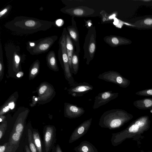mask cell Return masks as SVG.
<instances>
[{"mask_svg":"<svg viewBox=\"0 0 152 152\" xmlns=\"http://www.w3.org/2000/svg\"><path fill=\"white\" fill-rule=\"evenodd\" d=\"M53 22L23 17L15 18L6 24L5 26L17 33L31 34L50 28Z\"/></svg>","mask_w":152,"mask_h":152,"instance_id":"obj_1","label":"cell"},{"mask_svg":"<svg viewBox=\"0 0 152 152\" xmlns=\"http://www.w3.org/2000/svg\"><path fill=\"white\" fill-rule=\"evenodd\" d=\"M124 112L122 110L113 109L104 112L99 122L102 128L114 129L119 128L124 121Z\"/></svg>","mask_w":152,"mask_h":152,"instance_id":"obj_2","label":"cell"},{"mask_svg":"<svg viewBox=\"0 0 152 152\" xmlns=\"http://www.w3.org/2000/svg\"><path fill=\"white\" fill-rule=\"evenodd\" d=\"M57 39L56 36L49 37L39 40L34 43L32 47H28V50L32 55H37L45 52L50 48Z\"/></svg>","mask_w":152,"mask_h":152,"instance_id":"obj_3","label":"cell"},{"mask_svg":"<svg viewBox=\"0 0 152 152\" xmlns=\"http://www.w3.org/2000/svg\"><path fill=\"white\" fill-rule=\"evenodd\" d=\"M56 129L53 126H47L43 131L42 145L44 152H50L56 141Z\"/></svg>","mask_w":152,"mask_h":152,"instance_id":"obj_4","label":"cell"},{"mask_svg":"<svg viewBox=\"0 0 152 152\" xmlns=\"http://www.w3.org/2000/svg\"><path fill=\"white\" fill-rule=\"evenodd\" d=\"M60 44L66 78L68 81L71 86H74L78 83L75 81L70 71L66 48V37L65 34L62 35L60 41Z\"/></svg>","mask_w":152,"mask_h":152,"instance_id":"obj_5","label":"cell"},{"mask_svg":"<svg viewBox=\"0 0 152 152\" xmlns=\"http://www.w3.org/2000/svg\"><path fill=\"white\" fill-rule=\"evenodd\" d=\"M118 94L117 93L113 92L110 91H104L99 93L95 98L93 109H97L115 99L118 96Z\"/></svg>","mask_w":152,"mask_h":152,"instance_id":"obj_6","label":"cell"},{"mask_svg":"<svg viewBox=\"0 0 152 152\" xmlns=\"http://www.w3.org/2000/svg\"><path fill=\"white\" fill-rule=\"evenodd\" d=\"M99 79L107 82L112 83L123 86L125 83L124 79L118 72L109 71L99 74L97 77Z\"/></svg>","mask_w":152,"mask_h":152,"instance_id":"obj_7","label":"cell"},{"mask_svg":"<svg viewBox=\"0 0 152 152\" xmlns=\"http://www.w3.org/2000/svg\"><path fill=\"white\" fill-rule=\"evenodd\" d=\"M93 86L88 83L83 82L77 83L75 85L71 86L68 90L69 94L74 97H79L92 90Z\"/></svg>","mask_w":152,"mask_h":152,"instance_id":"obj_8","label":"cell"},{"mask_svg":"<svg viewBox=\"0 0 152 152\" xmlns=\"http://www.w3.org/2000/svg\"><path fill=\"white\" fill-rule=\"evenodd\" d=\"M92 120V118H91L84 121L75 128L70 137L69 142H73L85 134L91 126Z\"/></svg>","mask_w":152,"mask_h":152,"instance_id":"obj_9","label":"cell"},{"mask_svg":"<svg viewBox=\"0 0 152 152\" xmlns=\"http://www.w3.org/2000/svg\"><path fill=\"white\" fill-rule=\"evenodd\" d=\"M85 110L83 107L77 105L69 103H66L65 107V115L70 118H78L83 115Z\"/></svg>","mask_w":152,"mask_h":152,"instance_id":"obj_10","label":"cell"},{"mask_svg":"<svg viewBox=\"0 0 152 152\" xmlns=\"http://www.w3.org/2000/svg\"><path fill=\"white\" fill-rule=\"evenodd\" d=\"M75 152H98L97 149L91 143L87 141L82 142L74 149Z\"/></svg>","mask_w":152,"mask_h":152,"instance_id":"obj_11","label":"cell"},{"mask_svg":"<svg viewBox=\"0 0 152 152\" xmlns=\"http://www.w3.org/2000/svg\"><path fill=\"white\" fill-rule=\"evenodd\" d=\"M34 143L37 152H44L41 136L38 131L36 129L32 130Z\"/></svg>","mask_w":152,"mask_h":152,"instance_id":"obj_12","label":"cell"},{"mask_svg":"<svg viewBox=\"0 0 152 152\" xmlns=\"http://www.w3.org/2000/svg\"><path fill=\"white\" fill-rule=\"evenodd\" d=\"M66 37V45L67 53L68 54L69 63L70 68H72V60L73 54V46L70 36L67 34Z\"/></svg>","mask_w":152,"mask_h":152,"instance_id":"obj_13","label":"cell"},{"mask_svg":"<svg viewBox=\"0 0 152 152\" xmlns=\"http://www.w3.org/2000/svg\"><path fill=\"white\" fill-rule=\"evenodd\" d=\"M27 134L28 145L31 152H37L34 143L31 129L28 128L27 129Z\"/></svg>","mask_w":152,"mask_h":152,"instance_id":"obj_14","label":"cell"},{"mask_svg":"<svg viewBox=\"0 0 152 152\" xmlns=\"http://www.w3.org/2000/svg\"><path fill=\"white\" fill-rule=\"evenodd\" d=\"M72 72L75 75H76L77 72L79 69V59L78 56L75 53H73L72 60Z\"/></svg>","mask_w":152,"mask_h":152,"instance_id":"obj_15","label":"cell"},{"mask_svg":"<svg viewBox=\"0 0 152 152\" xmlns=\"http://www.w3.org/2000/svg\"><path fill=\"white\" fill-rule=\"evenodd\" d=\"M47 59L50 66L52 68L57 67L56 61L54 52L53 51L50 52L48 54Z\"/></svg>","mask_w":152,"mask_h":152,"instance_id":"obj_16","label":"cell"},{"mask_svg":"<svg viewBox=\"0 0 152 152\" xmlns=\"http://www.w3.org/2000/svg\"><path fill=\"white\" fill-rule=\"evenodd\" d=\"M67 29L72 38L75 42H77L78 40V35L77 31L73 28L69 27L67 28Z\"/></svg>","mask_w":152,"mask_h":152,"instance_id":"obj_17","label":"cell"},{"mask_svg":"<svg viewBox=\"0 0 152 152\" xmlns=\"http://www.w3.org/2000/svg\"><path fill=\"white\" fill-rule=\"evenodd\" d=\"M7 129V124L6 123H4L0 126V140L2 139Z\"/></svg>","mask_w":152,"mask_h":152,"instance_id":"obj_18","label":"cell"},{"mask_svg":"<svg viewBox=\"0 0 152 152\" xmlns=\"http://www.w3.org/2000/svg\"><path fill=\"white\" fill-rule=\"evenodd\" d=\"M84 10L83 9L77 8L73 10V14L75 15L81 16L84 14Z\"/></svg>","mask_w":152,"mask_h":152,"instance_id":"obj_19","label":"cell"},{"mask_svg":"<svg viewBox=\"0 0 152 152\" xmlns=\"http://www.w3.org/2000/svg\"><path fill=\"white\" fill-rule=\"evenodd\" d=\"M22 152H31L28 145L27 135V137L24 144V145L23 147V150Z\"/></svg>","mask_w":152,"mask_h":152,"instance_id":"obj_20","label":"cell"},{"mask_svg":"<svg viewBox=\"0 0 152 152\" xmlns=\"http://www.w3.org/2000/svg\"><path fill=\"white\" fill-rule=\"evenodd\" d=\"M139 127L137 125L135 124L132 125L129 127V131L130 132L136 133L138 131Z\"/></svg>","mask_w":152,"mask_h":152,"instance_id":"obj_21","label":"cell"},{"mask_svg":"<svg viewBox=\"0 0 152 152\" xmlns=\"http://www.w3.org/2000/svg\"><path fill=\"white\" fill-rule=\"evenodd\" d=\"M52 152H63L62 151L58 144L54 145L52 149Z\"/></svg>","mask_w":152,"mask_h":152,"instance_id":"obj_22","label":"cell"},{"mask_svg":"<svg viewBox=\"0 0 152 152\" xmlns=\"http://www.w3.org/2000/svg\"><path fill=\"white\" fill-rule=\"evenodd\" d=\"M95 45L94 43H91L89 45V50L91 54L93 53L95 50Z\"/></svg>","mask_w":152,"mask_h":152,"instance_id":"obj_23","label":"cell"},{"mask_svg":"<svg viewBox=\"0 0 152 152\" xmlns=\"http://www.w3.org/2000/svg\"><path fill=\"white\" fill-rule=\"evenodd\" d=\"M10 6H8L0 12V18H1L10 9Z\"/></svg>","mask_w":152,"mask_h":152,"instance_id":"obj_24","label":"cell"},{"mask_svg":"<svg viewBox=\"0 0 152 152\" xmlns=\"http://www.w3.org/2000/svg\"><path fill=\"white\" fill-rule=\"evenodd\" d=\"M7 142L4 143L2 145H1L0 146V152H5L7 145Z\"/></svg>","mask_w":152,"mask_h":152,"instance_id":"obj_25","label":"cell"},{"mask_svg":"<svg viewBox=\"0 0 152 152\" xmlns=\"http://www.w3.org/2000/svg\"><path fill=\"white\" fill-rule=\"evenodd\" d=\"M14 61L16 65L19 64L20 61V58L18 55L16 54L14 55Z\"/></svg>","mask_w":152,"mask_h":152,"instance_id":"obj_26","label":"cell"},{"mask_svg":"<svg viewBox=\"0 0 152 152\" xmlns=\"http://www.w3.org/2000/svg\"><path fill=\"white\" fill-rule=\"evenodd\" d=\"M47 86L45 85L42 86L39 90V93L40 94H42L47 89Z\"/></svg>","mask_w":152,"mask_h":152,"instance_id":"obj_27","label":"cell"},{"mask_svg":"<svg viewBox=\"0 0 152 152\" xmlns=\"http://www.w3.org/2000/svg\"><path fill=\"white\" fill-rule=\"evenodd\" d=\"M144 102L145 104V106L146 107H148L152 104V101L149 99H145L144 101Z\"/></svg>","mask_w":152,"mask_h":152,"instance_id":"obj_28","label":"cell"},{"mask_svg":"<svg viewBox=\"0 0 152 152\" xmlns=\"http://www.w3.org/2000/svg\"><path fill=\"white\" fill-rule=\"evenodd\" d=\"M38 71V68L36 67H34L31 69V73L32 75H34L37 73Z\"/></svg>","mask_w":152,"mask_h":152,"instance_id":"obj_29","label":"cell"},{"mask_svg":"<svg viewBox=\"0 0 152 152\" xmlns=\"http://www.w3.org/2000/svg\"><path fill=\"white\" fill-rule=\"evenodd\" d=\"M63 21L61 19H59L56 20V25L58 26H61L63 24Z\"/></svg>","mask_w":152,"mask_h":152,"instance_id":"obj_30","label":"cell"},{"mask_svg":"<svg viewBox=\"0 0 152 152\" xmlns=\"http://www.w3.org/2000/svg\"><path fill=\"white\" fill-rule=\"evenodd\" d=\"M144 23L147 25H151L152 24V19L150 18H148L145 19Z\"/></svg>","mask_w":152,"mask_h":152,"instance_id":"obj_31","label":"cell"},{"mask_svg":"<svg viewBox=\"0 0 152 152\" xmlns=\"http://www.w3.org/2000/svg\"><path fill=\"white\" fill-rule=\"evenodd\" d=\"M135 124L137 125L139 127H141L143 126L144 125V123L142 122L139 121H136Z\"/></svg>","mask_w":152,"mask_h":152,"instance_id":"obj_32","label":"cell"},{"mask_svg":"<svg viewBox=\"0 0 152 152\" xmlns=\"http://www.w3.org/2000/svg\"><path fill=\"white\" fill-rule=\"evenodd\" d=\"M9 108L11 109H13L15 107V104L14 102H12L10 103L8 105Z\"/></svg>","mask_w":152,"mask_h":152,"instance_id":"obj_33","label":"cell"},{"mask_svg":"<svg viewBox=\"0 0 152 152\" xmlns=\"http://www.w3.org/2000/svg\"><path fill=\"white\" fill-rule=\"evenodd\" d=\"M10 108L8 106H7L3 109V112H6L9 110Z\"/></svg>","mask_w":152,"mask_h":152,"instance_id":"obj_34","label":"cell"},{"mask_svg":"<svg viewBox=\"0 0 152 152\" xmlns=\"http://www.w3.org/2000/svg\"><path fill=\"white\" fill-rule=\"evenodd\" d=\"M147 93L149 95H152V90H149L147 91Z\"/></svg>","mask_w":152,"mask_h":152,"instance_id":"obj_35","label":"cell"},{"mask_svg":"<svg viewBox=\"0 0 152 152\" xmlns=\"http://www.w3.org/2000/svg\"><path fill=\"white\" fill-rule=\"evenodd\" d=\"M17 76L18 77H20L21 76L20 74V73H18L17 74Z\"/></svg>","mask_w":152,"mask_h":152,"instance_id":"obj_36","label":"cell"},{"mask_svg":"<svg viewBox=\"0 0 152 152\" xmlns=\"http://www.w3.org/2000/svg\"><path fill=\"white\" fill-rule=\"evenodd\" d=\"M35 100L36 101H37V98H35Z\"/></svg>","mask_w":152,"mask_h":152,"instance_id":"obj_37","label":"cell"}]
</instances>
